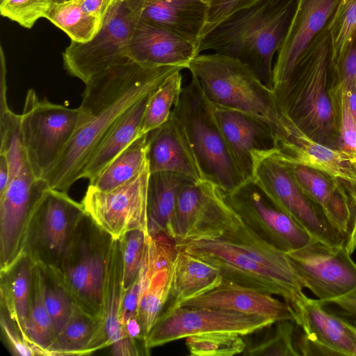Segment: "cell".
<instances>
[{
  "instance_id": "1",
  "label": "cell",
  "mask_w": 356,
  "mask_h": 356,
  "mask_svg": "<svg viewBox=\"0 0 356 356\" xmlns=\"http://www.w3.org/2000/svg\"><path fill=\"white\" fill-rule=\"evenodd\" d=\"M178 66L150 67L129 58L85 83L79 123L58 161L44 179L49 188L67 193L116 122L156 89Z\"/></svg>"
},
{
  "instance_id": "2",
  "label": "cell",
  "mask_w": 356,
  "mask_h": 356,
  "mask_svg": "<svg viewBox=\"0 0 356 356\" xmlns=\"http://www.w3.org/2000/svg\"><path fill=\"white\" fill-rule=\"evenodd\" d=\"M296 0H259L238 11L204 36L197 55L207 50L246 64L268 88H273V59L286 35Z\"/></svg>"
},
{
  "instance_id": "3",
  "label": "cell",
  "mask_w": 356,
  "mask_h": 356,
  "mask_svg": "<svg viewBox=\"0 0 356 356\" xmlns=\"http://www.w3.org/2000/svg\"><path fill=\"white\" fill-rule=\"evenodd\" d=\"M330 41L325 26L298 59L288 79L273 89L281 111L318 142L338 148V124L330 95Z\"/></svg>"
},
{
  "instance_id": "4",
  "label": "cell",
  "mask_w": 356,
  "mask_h": 356,
  "mask_svg": "<svg viewBox=\"0 0 356 356\" xmlns=\"http://www.w3.org/2000/svg\"><path fill=\"white\" fill-rule=\"evenodd\" d=\"M186 69L215 106L242 112L268 124L278 149L291 120L280 108L273 90L249 66L233 57L213 53L197 55Z\"/></svg>"
},
{
  "instance_id": "5",
  "label": "cell",
  "mask_w": 356,
  "mask_h": 356,
  "mask_svg": "<svg viewBox=\"0 0 356 356\" xmlns=\"http://www.w3.org/2000/svg\"><path fill=\"white\" fill-rule=\"evenodd\" d=\"M171 115L179 124L204 180L224 193L244 182L228 151L215 106L194 78L183 86Z\"/></svg>"
},
{
  "instance_id": "6",
  "label": "cell",
  "mask_w": 356,
  "mask_h": 356,
  "mask_svg": "<svg viewBox=\"0 0 356 356\" xmlns=\"http://www.w3.org/2000/svg\"><path fill=\"white\" fill-rule=\"evenodd\" d=\"M113 239L86 213L56 269L74 302L99 317Z\"/></svg>"
},
{
  "instance_id": "7",
  "label": "cell",
  "mask_w": 356,
  "mask_h": 356,
  "mask_svg": "<svg viewBox=\"0 0 356 356\" xmlns=\"http://www.w3.org/2000/svg\"><path fill=\"white\" fill-rule=\"evenodd\" d=\"M79 108L40 99L33 89L26 95L21 114L22 144L26 160L38 179H44L58 161L76 130Z\"/></svg>"
},
{
  "instance_id": "8",
  "label": "cell",
  "mask_w": 356,
  "mask_h": 356,
  "mask_svg": "<svg viewBox=\"0 0 356 356\" xmlns=\"http://www.w3.org/2000/svg\"><path fill=\"white\" fill-rule=\"evenodd\" d=\"M176 246L216 267L223 280L281 296L286 302L293 301L303 292L298 279L263 264L227 241L218 238H200L177 243Z\"/></svg>"
},
{
  "instance_id": "9",
  "label": "cell",
  "mask_w": 356,
  "mask_h": 356,
  "mask_svg": "<svg viewBox=\"0 0 356 356\" xmlns=\"http://www.w3.org/2000/svg\"><path fill=\"white\" fill-rule=\"evenodd\" d=\"M85 215L81 202L71 198L67 193L48 188L29 220L23 252L34 264L58 269Z\"/></svg>"
},
{
  "instance_id": "10",
  "label": "cell",
  "mask_w": 356,
  "mask_h": 356,
  "mask_svg": "<svg viewBox=\"0 0 356 356\" xmlns=\"http://www.w3.org/2000/svg\"><path fill=\"white\" fill-rule=\"evenodd\" d=\"M136 21L125 0H118L91 40L85 42L71 40L63 53L66 71L86 83L95 76L127 58V49Z\"/></svg>"
},
{
  "instance_id": "11",
  "label": "cell",
  "mask_w": 356,
  "mask_h": 356,
  "mask_svg": "<svg viewBox=\"0 0 356 356\" xmlns=\"http://www.w3.org/2000/svg\"><path fill=\"white\" fill-rule=\"evenodd\" d=\"M272 202L317 241L345 245L347 235L335 227L300 190L287 164L270 156L258 165L254 179Z\"/></svg>"
},
{
  "instance_id": "12",
  "label": "cell",
  "mask_w": 356,
  "mask_h": 356,
  "mask_svg": "<svg viewBox=\"0 0 356 356\" xmlns=\"http://www.w3.org/2000/svg\"><path fill=\"white\" fill-rule=\"evenodd\" d=\"M275 323L270 318L216 308L181 306L166 308L147 334L143 347L147 353L152 348L174 341L210 332L246 336Z\"/></svg>"
},
{
  "instance_id": "13",
  "label": "cell",
  "mask_w": 356,
  "mask_h": 356,
  "mask_svg": "<svg viewBox=\"0 0 356 356\" xmlns=\"http://www.w3.org/2000/svg\"><path fill=\"white\" fill-rule=\"evenodd\" d=\"M285 254L302 287L311 291L323 305L356 290V264L346 245L314 241Z\"/></svg>"
},
{
  "instance_id": "14",
  "label": "cell",
  "mask_w": 356,
  "mask_h": 356,
  "mask_svg": "<svg viewBox=\"0 0 356 356\" xmlns=\"http://www.w3.org/2000/svg\"><path fill=\"white\" fill-rule=\"evenodd\" d=\"M150 172L147 161L131 180L109 191L88 185L81 201L86 213L113 238L141 229L149 234L147 185Z\"/></svg>"
},
{
  "instance_id": "15",
  "label": "cell",
  "mask_w": 356,
  "mask_h": 356,
  "mask_svg": "<svg viewBox=\"0 0 356 356\" xmlns=\"http://www.w3.org/2000/svg\"><path fill=\"white\" fill-rule=\"evenodd\" d=\"M223 195L246 225L265 241L284 252L300 249L316 241L277 208L254 180L244 181L233 191Z\"/></svg>"
},
{
  "instance_id": "16",
  "label": "cell",
  "mask_w": 356,
  "mask_h": 356,
  "mask_svg": "<svg viewBox=\"0 0 356 356\" xmlns=\"http://www.w3.org/2000/svg\"><path fill=\"white\" fill-rule=\"evenodd\" d=\"M48 188L44 179L34 175L26 159L0 195V270L8 267L22 253L29 220Z\"/></svg>"
},
{
  "instance_id": "17",
  "label": "cell",
  "mask_w": 356,
  "mask_h": 356,
  "mask_svg": "<svg viewBox=\"0 0 356 356\" xmlns=\"http://www.w3.org/2000/svg\"><path fill=\"white\" fill-rule=\"evenodd\" d=\"M215 115L243 181L254 180L259 163L277 153L272 129L264 122L235 110L215 106Z\"/></svg>"
},
{
  "instance_id": "18",
  "label": "cell",
  "mask_w": 356,
  "mask_h": 356,
  "mask_svg": "<svg viewBox=\"0 0 356 356\" xmlns=\"http://www.w3.org/2000/svg\"><path fill=\"white\" fill-rule=\"evenodd\" d=\"M339 1L296 0L286 35L276 54L273 72V88L288 79L301 55L326 26Z\"/></svg>"
},
{
  "instance_id": "19",
  "label": "cell",
  "mask_w": 356,
  "mask_h": 356,
  "mask_svg": "<svg viewBox=\"0 0 356 356\" xmlns=\"http://www.w3.org/2000/svg\"><path fill=\"white\" fill-rule=\"evenodd\" d=\"M286 303L293 321L308 340L321 346L330 355L354 356L355 325L328 310L318 299H312L303 292Z\"/></svg>"
},
{
  "instance_id": "20",
  "label": "cell",
  "mask_w": 356,
  "mask_h": 356,
  "mask_svg": "<svg viewBox=\"0 0 356 356\" xmlns=\"http://www.w3.org/2000/svg\"><path fill=\"white\" fill-rule=\"evenodd\" d=\"M137 21L165 29L196 47L202 38L209 3L201 0H125Z\"/></svg>"
},
{
  "instance_id": "21",
  "label": "cell",
  "mask_w": 356,
  "mask_h": 356,
  "mask_svg": "<svg viewBox=\"0 0 356 356\" xmlns=\"http://www.w3.org/2000/svg\"><path fill=\"white\" fill-rule=\"evenodd\" d=\"M224 200L222 191L207 181H190L180 189L175 209V243L205 236L219 214Z\"/></svg>"
},
{
  "instance_id": "22",
  "label": "cell",
  "mask_w": 356,
  "mask_h": 356,
  "mask_svg": "<svg viewBox=\"0 0 356 356\" xmlns=\"http://www.w3.org/2000/svg\"><path fill=\"white\" fill-rule=\"evenodd\" d=\"M127 55L147 66H178L185 69L197 54L195 45L172 32L136 21Z\"/></svg>"
},
{
  "instance_id": "23",
  "label": "cell",
  "mask_w": 356,
  "mask_h": 356,
  "mask_svg": "<svg viewBox=\"0 0 356 356\" xmlns=\"http://www.w3.org/2000/svg\"><path fill=\"white\" fill-rule=\"evenodd\" d=\"M211 307L273 319L293 321L284 301L238 284L223 280L214 289L182 302L179 307Z\"/></svg>"
},
{
  "instance_id": "24",
  "label": "cell",
  "mask_w": 356,
  "mask_h": 356,
  "mask_svg": "<svg viewBox=\"0 0 356 356\" xmlns=\"http://www.w3.org/2000/svg\"><path fill=\"white\" fill-rule=\"evenodd\" d=\"M218 238L232 243L263 264L299 280L285 252L267 243L255 233L225 199L218 217L203 238Z\"/></svg>"
},
{
  "instance_id": "25",
  "label": "cell",
  "mask_w": 356,
  "mask_h": 356,
  "mask_svg": "<svg viewBox=\"0 0 356 356\" xmlns=\"http://www.w3.org/2000/svg\"><path fill=\"white\" fill-rule=\"evenodd\" d=\"M287 165L302 193L320 208L335 227L348 236L354 209L344 186L339 181L316 170L303 165Z\"/></svg>"
},
{
  "instance_id": "26",
  "label": "cell",
  "mask_w": 356,
  "mask_h": 356,
  "mask_svg": "<svg viewBox=\"0 0 356 356\" xmlns=\"http://www.w3.org/2000/svg\"><path fill=\"white\" fill-rule=\"evenodd\" d=\"M147 135L150 172H172L197 181L203 180L184 134L172 115L167 122Z\"/></svg>"
},
{
  "instance_id": "27",
  "label": "cell",
  "mask_w": 356,
  "mask_h": 356,
  "mask_svg": "<svg viewBox=\"0 0 356 356\" xmlns=\"http://www.w3.org/2000/svg\"><path fill=\"white\" fill-rule=\"evenodd\" d=\"M125 291L120 241L113 238L103 285L99 328L89 346L88 355L129 336L119 321Z\"/></svg>"
},
{
  "instance_id": "28",
  "label": "cell",
  "mask_w": 356,
  "mask_h": 356,
  "mask_svg": "<svg viewBox=\"0 0 356 356\" xmlns=\"http://www.w3.org/2000/svg\"><path fill=\"white\" fill-rule=\"evenodd\" d=\"M193 180L188 177L172 172H150L147 185L149 235L163 234L175 241L177 196L181 188Z\"/></svg>"
},
{
  "instance_id": "29",
  "label": "cell",
  "mask_w": 356,
  "mask_h": 356,
  "mask_svg": "<svg viewBox=\"0 0 356 356\" xmlns=\"http://www.w3.org/2000/svg\"><path fill=\"white\" fill-rule=\"evenodd\" d=\"M222 280L216 267L177 248L166 308L179 307L185 301L200 296L218 287Z\"/></svg>"
},
{
  "instance_id": "30",
  "label": "cell",
  "mask_w": 356,
  "mask_h": 356,
  "mask_svg": "<svg viewBox=\"0 0 356 356\" xmlns=\"http://www.w3.org/2000/svg\"><path fill=\"white\" fill-rule=\"evenodd\" d=\"M33 268L34 263L22 252L11 265L0 270V307L14 321L27 341L26 324L31 302Z\"/></svg>"
},
{
  "instance_id": "31",
  "label": "cell",
  "mask_w": 356,
  "mask_h": 356,
  "mask_svg": "<svg viewBox=\"0 0 356 356\" xmlns=\"http://www.w3.org/2000/svg\"><path fill=\"white\" fill-rule=\"evenodd\" d=\"M152 92L134 105L116 122L86 164L81 179L92 182L119 154L143 135V116Z\"/></svg>"
},
{
  "instance_id": "32",
  "label": "cell",
  "mask_w": 356,
  "mask_h": 356,
  "mask_svg": "<svg viewBox=\"0 0 356 356\" xmlns=\"http://www.w3.org/2000/svg\"><path fill=\"white\" fill-rule=\"evenodd\" d=\"M173 266L150 270L142 263L140 271L143 287L136 318L141 327L143 342L168 302Z\"/></svg>"
},
{
  "instance_id": "33",
  "label": "cell",
  "mask_w": 356,
  "mask_h": 356,
  "mask_svg": "<svg viewBox=\"0 0 356 356\" xmlns=\"http://www.w3.org/2000/svg\"><path fill=\"white\" fill-rule=\"evenodd\" d=\"M100 325V318L74 302L72 314L47 349L48 355H86Z\"/></svg>"
},
{
  "instance_id": "34",
  "label": "cell",
  "mask_w": 356,
  "mask_h": 356,
  "mask_svg": "<svg viewBox=\"0 0 356 356\" xmlns=\"http://www.w3.org/2000/svg\"><path fill=\"white\" fill-rule=\"evenodd\" d=\"M147 135H141L119 154L89 185L101 191H112L127 183L147 161Z\"/></svg>"
},
{
  "instance_id": "35",
  "label": "cell",
  "mask_w": 356,
  "mask_h": 356,
  "mask_svg": "<svg viewBox=\"0 0 356 356\" xmlns=\"http://www.w3.org/2000/svg\"><path fill=\"white\" fill-rule=\"evenodd\" d=\"M45 18L67 34L71 40L79 42L91 40L102 23L86 12L79 0L54 2Z\"/></svg>"
},
{
  "instance_id": "36",
  "label": "cell",
  "mask_w": 356,
  "mask_h": 356,
  "mask_svg": "<svg viewBox=\"0 0 356 356\" xmlns=\"http://www.w3.org/2000/svg\"><path fill=\"white\" fill-rule=\"evenodd\" d=\"M44 302V276L42 267L34 264L32 296L26 324L28 341L48 355L47 349L56 337Z\"/></svg>"
},
{
  "instance_id": "37",
  "label": "cell",
  "mask_w": 356,
  "mask_h": 356,
  "mask_svg": "<svg viewBox=\"0 0 356 356\" xmlns=\"http://www.w3.org/2000/svg\"><path fill=\"white\" fill-rule=\"evenodd\" d=\"M181 71H176L168 76L150 95L143 120V135L169 120L183 88Z\"/></svg>"
},
{
  "instance_id": "38",
  "label": "cell",
  "mask_w": 356,
  "mask_h": 356,
  "mask_svg": "<svg viewBox=\"0 0 356 356\" xmlns=\"http://www.w3.org/2000/svg\"><path fill=\"white\" fill-rule=\"evenodd\" d=\"M327 30L330 37L332 65H337L356 37V0H339Z\"/></svg>"
},
{
  "instance_id": "39",
  "label": "cell",
  "mask_w": 356,
  "mask_h": 356,
  "mask_svg": "<svg viewBox=\"0 0 356 356\" xmlns=\"http://www.w3.org/2000/svg\"><path fill=\"white\" fill-rule=\"evenodd\" d=\"M41 267L44 276V302L58 334L69 319L74 301L58 271L53 268Z\"/></svg>"
},
{
  "instance_id": "40",
  "label": "cell",
  "mask_w": 356,
  "mask_h": 356,
  "mask_svg": "<svg viewBox=\"0 0 356 356\" xmlns=\"http://www.w3.org/2000/svg\"><path fill=\"white\" fill-rule=\"evenodd\" d=\"M0 154L6 156L10 170V180L19 171L26 159L22 144L21 115L8 105L0 107Z\"/></svg>"
},
{
  "instance_id": "41",
  "label": "cell",
  "mask_w": 356,
  "mask_h": 356,
  "mask_svg": "<svg viewBox=\"0 0 356 356\" xmlns=\"http://www.w3.org/2000/svg\"><path fill=\"white\" fill-rule=\"evenodd\" d=\"M243 336L230 332H210L185 338L191 356H233L242 354L246 348Z\"/></svg>"
},
{
  "instance_id": "42",
  "label": "cell",
  "mask_w": 356,
  "mask_h": 356,
  "mask_svg": "<svg viewBox=\"0 0 356 356\" xmlns=\"http://www.w3.org/2000/svg\"><path fill=\"white\" fill-rule=\"evenodd\" d=\"M272 333L261 340L246 345L242 354L249 356H299L295 346V322L282 320L275 323Z\"/></svg>"
},
{
  "instance_id": "43",
  "label": "cell",
  "mask_w": 356,
  "mask_h": 356,
  "mask_svg": "<svg viewBox=\"0 0 356 356\" xmlns=\"http://www.w3.org/2000/svg\"><path fill=\"white\" fill-rule=\"evenodd\" d=\"M338 124V148L356 161V122L353 117L341 84L336 81L330 88Z\"/></svg>"
},
{
  "instance_id": "44",
  "label": "cell",
  "mask_w": 356,
  "mask_h": 356,
  "mask_svg": "<svg viewBox=\"0 0 356 356\" xmlns=\"http://www.w3.org/2000/svg\"><path fill=\"white\" fill-rule=\"evenodd\" d=\"M147 235L141 229H134L119 238L123 265V283L125 289L132 284L140 271Z\"/></svg>"
},
{
  "instance_id": "45",
  "label": "cell",
  "mask_w": 356,
  "mask_h": 356,
  "mask_svg": "<svg viewBox=\"0 0 356 356\" xmlns=\"http://www.w3.org/2000/svg\"><path fill=\"white\" fill-rule=\"evenodd\" d=\"M54 2V0H0V13L20 26L31 29L39 19L46 17Z\"/></svg>"
},
{
  "instance_id": "46",
  "label": "cell",
  "mask_w": 356,
  "mask_h": 356,
  "mask_svg": "<svg viewBox=\"0 0 356 356\" xmlns=\"http://www.w3.org/2000/svg\"><path fill=\"white\" fill-rule=\"evenodd\" d=\"M259 1L211 0L202 38L236 13L252 6Z\"/></svg>"
},
{
  "instance_id": "47",
  "label": "cell",
  "mask_w": 356,
  "mask_h": 356,
  "mask_svg": "<svg viewBox=\"0 0 356 356\" xmlns=\"http://www.w3.org/2000/svg\"><path fill=\"white\" fill-rule=\"evenodd\" d=\"M2 333L12 354L20 356L44 355L42 351L27 341L6 311L0 307Z\"/></svg>"
},
{
  "instance_id": "48",
  "label": "cell",
  "mask_w": 356,
  "mask_h": 356,
  "mask_svg": "<svg viewBox=\"0 0 356 356\" xmlns=\"http://www.w3.org/2000/svg\"><path fill=\"white\" fill-rule=\"evenodd\" d=\"M142 287L143 277L140 271H139L132 284L126 289L123 298L119 321L120 323L124 329L126 323L130 318L136 316Z\"/></svg>"
},
{
  "instance_id": "49",
  "label": "cell",
  "mask_w": 356,
  "mask_h": 356,
  "mask_svg": "<svg viewBox=\"0 0 356 356\" xmlns=\"http://www.w3.org/2000/svg\"><path fill=\"white\" fill-rule=\"evenodd\" d=\"M323 305L356 326V290L345 297Z\"/></svg>"
},
{
  "instance_id": "50",
  "label": "cell",
  "mask_w": 356,
  "mask_h": 356,
  "mask_svg": "<svg viewBox=\"0 0 356 356\" xmlns=\"http://www.w3.org/2000/svg\"><path fill=\"white\" fill-rule=\"evenodd\" d=\"M111 354L115 356H133L140 355L142 353L138 347L136 339L127 336L114 343L111 346Z\"/></svg>"
},
{
  "instance_id": "51",
  "label": "cell",
  "mask_w": 356,
  "mask_h": 356,
  "mask_svg": "<svg viewBox=\"0 0 356 356\" xmlns=\"http://www.w3.org/2000/svg\"><path fill=\"white\" fill-rule=\"evenodd\" d=\"M83 8L90 15L103 20L118 0H79Z\"/></svg>"
},
{
  "instance_id": "52",
  "label": "cell",
  "mask_w": 356,
  "mask_h": 356,
  "mask_svg": "<svg viewBox=\"0 0 356 356\" xmlns=\"http://www.w3.org/2000/svg\"><path fill=\"white\" fill-rule=\"evenodd\" d=\"M337 82L343 89L350 113L356 122V81L348 83Z\"/></svg>"
},
{
  "instance_id": "53",
  "label": "cell",
  "mask_w": 356,
  "mask_h": 356,
  "mask_svg": "<svg viewBox=\"0 0 356 356\" xmlns=\"http://www.w3.org/2000/svg\"><path fill=\"white\" fill-rule=\"evenodd\" d=\"M10 182V170L6 156L0 154V195L4 193Z\"/></svg>"
},
{
  "instance_id": "54",
  "label": "cell",
  "mask_w": 356,
  "mask_h": 356,
  "mask_svg": "<svg viewBox=\"0 0 356 356\" xmlns=\"http://www.w3.org/2000/svg\"><path fill=\"white\" fill-rule=\"evenodd\" d=\"M124 327L129 336L143 342L141 327L136 316L130 318L126 323Z\"/></svg>"
},
{
  "instance_id": "55",
  "label": "cell",
  "mask_w": 356,
  "mask_h": 356,
  "mask_svg": "<svg viewBox=\"0 0 356 356\" xmlns=\"http://www.w3.org/2000/svg\"><path fill=\"white\" fill-rule=\"evenodd\" d=\"M69 1V0H54V2H63V1Z\"/></svg>"
},
{
  "instance_id": "56",
  "label": "cell",
  "mask_w": 356,
  "mask_h": 356,
  "mask_svg": "<svg viewBox=\"0 0 356 356\" xmlns=\"http://www.w3.org/2000/svg\"><path fill=\"white\" fill-rule=\"evenodd\" d=\"M201 1H204L207 3H209V2L211 1V0H201Z\"/></svg>"
},
{
  "instance_id": "57",
  "label": "cell",
  "mask_w": 356,
  "mask_h": 356,
  "mask_svg": "<svg viewBox=\"0 0 356 356\" xmlns=\"http://www.w3.org/2000/svg\"><path fill=\"white\" fill-rule=\"evenodd\" d=\"M354 356H356V350H355V352Z\"/></svg>"
},
{
  "instance_id": "58",
  "label": "cell",
  "mask_w": 356,
  "mask_h": 356,
  "mask_svg": "<svg viewBox=\"0 0 356 356\" xmlns=\"http://www.w3.org/2000/svg\"><path fill=\"white\" fill-rule=\"evenodd\" d=\"M355 212H356V210L355 211Z\"/></svg>"
}]
</instances>
